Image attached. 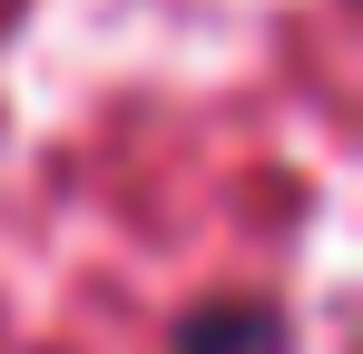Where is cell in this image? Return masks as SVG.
Masks as SVG:
<instances>
[{
    "instance_id": "cell-1",
    "label": "cell",
    "mask_w": 363,
    "mask_h": 354,
    "mask_svg": "<svg viewBox=\"0 0 363 354\" xmlns=\"http://www.w3.org/2000/svg\"><path fill=\"white\" fill-rule=\"evenodd\" d=\"M265 335H275L265 315H206V325H186L177 345L186 354H265Z\"/></svg>"
}]
</instances>
